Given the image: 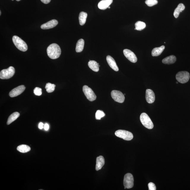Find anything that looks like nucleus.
I'll return each instance as SVG.
<instances>
[{"mask_svg":"<svg viewBox=\"0 0 190 190\" xmlns=\"http://www.w3.org/2000/svg\"><path fill=\"white\" fill-rule=\"evenodd\" d=\"M48 56L52 59H56L60 57L61 54V49L58 45L53 43L47 49Z\"/></svg>","mask_w":190,"mask_h":190,"instance_id":"nucleus-1","label":"nucleus"},{"mask_svg":"<svg viewBox=\"0 0 190 190\" xmlns=\"http://www.w3.org/2000/svg\"><path fill=\"white\" fill-rule=\"evenodd\" d=\"M12 41L15 46L19 50L22 52H26L28 50V46L26 43L20 38L16 36L12 37Z\"/></svg>","mask_w":190,"mask_h":190,"instance_id":"nucleus-2","label":"nucleus"},{"mask_svg":"<svg viewBox=\"0 0 190 190\" xmlns=\"http://www.w3.org/2000/svg\"><path fill=\"white\" fill-rule=\"evenodd\" d=\"M140 119L142 124L145 128L149 129L153 128V123L147 114L142 113L140 115Z\"/></svg>","mask_w":190,"mask_h":190,"instance_id":"nucleus-3","label":"nucleus"},{"mask_svg":"<svg viewBox=\"0 0 190 190\" xmlns=\"http://www.w3.org/2000/svg\"><path fill=\"white\" fill-rule=\"evenodd\" d=\"M15 73V69L12 66L7 69L2 70L0 72V78L1 79H7L10 78L14 75Z\"/></svg>","mask_w":190,"mask_h":190,"instance_id":"nucleus-4","label":"nucleus"},{"mask_svg":"<svg viewBox=\"0 0 190 190\" xmlns=\"http://www.w3.org/2000/svg\"><path fill=\"white\" fill-rule=\"evenodd\" d=\"M115 135L126 140H130L133 138L132 133L124 130H119L115 132Z\"/></svg>","mask_w":190,"mask_h":190,"instance_id":"nucleus-5","label":"nucleus"},{"mask_svg":"<svg viewBox=\"0 0 190 190\" xmlns=\"http://www.w3.org/2000/svg\"><path fill=\"white\" fill-rule=\"evenodd\" d=\"M176 80L181 83H185L189 81L190 75L187 71H181L178 72L176 76Z\"/></svg>","mask_w":190,"mask_h":190,"instance_id":"nucleus-6","label":"nucleus"},{"mask_svg":"<svg viewBox=\"0 0 190 190\" xmlns=\"http://www.w3.org/2000/svg\"><path fill=\"white\" fill-rule=\"evenodd\" d=\"M83 91L86 98L91 102L96 100V96L92 89L87 86L85 85L83 87Z\"/></svg>","mask_w":190,"mask_h":190,"instance_id":"nucleus-7","label":"nucleus"},{"mask_svg":"<svg viewBox=\"0 0 190 190\" xmlns=\"http://www.w3.org/2000/svg\"><path fill=\"white\" fill-rule=\"evenodd\" d=\"M124 185L125 189H130L133 187L134 185V178L132 174L128 173L125 175L124 179Z\"/></svg>","mask_w":190,"mask_h":190,"instance_id":"nucleus-8","label":"nucleus"},{"mask_svg":"<svg viewBox=\"0 0 190 190\" xmlns=\"http://www.w3.org/2000/svg\"><path fill=\"white\" fill-rule=\"evenodd\" d=\"M111 96L113 99L116 102L122 103L124 101V95L121 91L113 90L111 92Z\"/></svg>","mask_w":190,"mask_h":190,"instance_id":"nucleus-9","label":"nucleus"},{"mask_svg":"<svg viewBox=\"0 0 190 190\" xmlns=\"http://www.w3.org/2000/svg\"><path fill=\"white\" fill-rule=\"evenodd\" d=\"M124 54L128 60L132 63H136L137 61V58L132 51L128 49H125L123 50Z\"/></svg>","mask_w":190,"mask_h":190,"instance_id":"nucleus-10","label":"nucleus"},{"mask_svg":"<svg viewBox=\"0 0 190 190\" xmlns=\"http://www.w3.org/2000/svg\"><path fill=\"white\" fill-rule=\"evenodd\" d=\"M26 87L24 85H20L13 89L9 93V96L11 97H14L22 94L25 90Z\"/></svg>","mask_w":190,"mask_h":190,"instance_id":"nucleus-11","label":"nucleus"},{"mask_svg":"<svg viewBox=\"0 0 190 190\" xmlns=\"http://www.w3.org/2000/svg\"><path fill=\"white\" fill-rule=\"evenodd\" d=\"M146 100L149 104H152L155 102V96L154 93L151 89H147L146 91Z\"/></svg>","mask_w":190,"mask_h":190,"instance_id":"nucleus-12","label":"nucleus"},{"mask_svg":"<svg viewBox=\"0 0 190 190\" xmlns=\"http://www.w3.org/2000/svg\"><path fill=\"white\" fill-rule=\"evenodd\" d=\"M58 23V22L56 20H53L47 22L46 23L43 24L41 26L42 29H48L53 28L56 26Z\"/></svg>","mask_w":190,"mask_h":190,"instance_id":"nucleus-13","label":"nucleus"},{"mask_svg":"<svg viewBox=\"0 0 190 190\" xmlns=\"http://www.w3.org/2000/svg\"><path fill=\"white\" fill-rule=\"evenodd\" d=\"M106 60H107L108 64L112 69L115 71L117 72L119 71L118 66L115 60L114 59L113 57L110 56H108L106 57Z\"/></svg>","mask_w":190,"mask_h":190,"instance_id":"nucleus-14","label":"nucleus"},{"mask_svg":"<svg viewBox=\"0 0 190 190\" xmlns=\"http://www.w3.org/2000/svg\"><path fill=\"white\" fill-rule=\"evenodd\" d=\"M113 2V0H102L98 3V8L104 10L108 8Z\"/></svg>","mask_w":190,"mask_h":190,"instance_id":"nucleus-15","label":"nucleus"},{"mask_svg":"<svg viewBox=\"0 0 190 190\" xmlns=\"http://www.w3.org/2000/svg\"><path fill=\"white\" fill-rule=\"evenodd\" d=\"M104 157L100 156L97 157L96 170L97 171L100 170L104 166Z\"/></svg>","mask_w":190,"mask_h":190,"instance_id":"nucleus-16","label":"nucleus"},{"mask_svg":"<svg viewBox=\"0 0 190 190\" xmlns=\"http://www.w3.org/2000/svg\"><path fill=\"white\" fill-rule=\"evenodd\" d=\"M88 66L89 68L93 71L95 72H98L99 71V67L100 66L99 65V64L98 63L95 61L90 60V61L88 63Z\"/></svg>","mask_w":190,"mask_h":190,"instance_id":"nucleus-17","label":"nucleus"},{"mask_svg":"<svg viewBox=\"0 0 190 190\" xmlns=\"http://www.w3.org/2000/svg\"><path fill=\"white\" fill-rule=\"evenodd\" d=\"M164 45L159 47L155 48L152 51L151 54L153 56H157L161 54L165 49Z\"/></svg>","mask_w":190,"mask_h":190,"instance_id":"nucleus-18","label":"nucleus"},{"mask_svg":"<svg viewBox=\"0 0 190 190\" xmlns=\"http://www.w3.org/2000/svg\"><path fill=\"white\" fill-rule=\"evenodd\" d=\"M185 8V6L182 3L179 4L175 10L174 16L175 18H178L180 12L183 11Z\"/></svg>","mask_w":190,"mask_h":190,"instance_id":"nucleus-19","label":"nucleus"},{"mask_svg":"<svg viewBox=\"0 0 190 190\" xmlns=\"http://www.w3.org/2000/svg\"><path fill=\"white\" fill-rule=\"evenodd\" d=\"M176 60V58L175 56H170L166 57L163 59L162 61L163 63L165 64H174Z\"/></svg>","mask_w":190,"mask_h":190,"instance_id":"nucleus-20","label":"nucleus"},{"mask_svg":"<svg viewBox=\"0 0 190 190\" xmlns=\"http://www.w3.org/2000/svg\"><path fill=\"white\" fill-rule=\"evenodd\" d=\"M84 41L83 39H80L78 41L76 45V51L77 53H80L82 52L84 48Z\"/></svg>","mask_w":190,"mask_h":190,"instance_id":"nucleus-21","label":"nucleus"},{"mask_svg":"<svg viewBox=\"0 0 190 190\" xmlns=\"http://www.w3.org/2000/svg\"><path fill=\"white\" fill-rule=\"evenodd\" d=\"M87 16V13L84 12H81L80 13L79 16V20L80 24L81 26H83L86 22Z\"/></svg>","mask_w":190,"mask_h":190,"instance_id":"nucleus-22","label":"nucleus"},{"mask_svg":"<svg viewBox=\"0 0 190 190\" xmlns=\"http://www.w3.org/2000/svg\"><path fill=\"white\" fill-rule=\"evenodd\" d=\"M20 114L18 112H15L14 113H13L10 116L7 120V125L10 124L14 121H15L20 116Z\"/></svg>","mask_w":190,"mask_h":190,"instance_id":"nucleus-23","label":"nucleus"},{"mask_svg":"<svg viewBox=\"0 0 190 190\" xmlns=\"http://www.w3.org/2000/svg\"><path fill=\"white\" fill-rule=\"evenodd\" d=\"M31 148L29 146L26 145H21L18 146L17 148V150L22 153H26L29 151Z\"/></svg>","mask_w":190,"mask_h":190,"instance_id":"nucleus-24","label":"nucleus"},{"mask_svg":"<svg viewBox=\"0 0 190 190\" xmlns=\"http://www.w3.org/2000/svg\"><path fill=\"white\" fill-rule=\"evenodd\" d=\"M135 30L141 31L146 27V24L145 23L139 21L135 24Z\"/></svg>","mask_w":190,"mask_h":190,"instance_id":"nucleus-25","label":"nucleus"},{"mask_svg":"<svg viewBox=\"0 0 190 190\" xmlns=\"http://www.w3.org/2000/svg\"><path fill=\"white\" fill-rule=\"evenodd\" d=\"M56 85L50 83H48L45 86V88L48 93H50L54 92L56 87Z\"/></svg>","mask_w":190,"mask_h":190,"instance_id":"nucleus-26","label":"nucleus"},{"mask_svg":"<svg viewBox=\"0 0 190 190\" xmlns=\"http://www.w3.org/2000/svg\"><path fill=\"white\" fill-rule=\"evenodd\" d=\"M105 115V114L103 111H101V110H98L96 111V118L97 120H100Z\"/></svg>","mask_w":190,"mask_h":190,"instance_id":"nucleus-27","label":"nucleus"},{"mask_svg":"<svg viewBox=\"0 0 190 190\" xmlns=\"http://www.w3.org/2000/svg\"><path fill=\"white\" fill-rule=\"evenodd\" d=\"M158 3L157 0H146L145 3L148 6L151 7L157 4Z\"/></svg>","mask_w":190,"mask_h":190,"instance_id":"nucleus-28","label":"nucleus"},{"mask_svg":"<svg viewBox=\"0 0 190 190\" xmlns=\"http://www.w3.org/2000/svg\"><path fill=\"white\" fill-rule=\"evenodd\" d=\"M34 94L37 96H40L42 94V89L39 88V87H36V88L34 89Z\"/></svg>","mask_w":190,"mask_h":190,"instance_id":"nucleus-29","label":"nucleus"},{"mask_svg":"<svg viewBox=\"0 0 190 190\" xmlns=\"http://www.w3.org/2000/svg\"><path fill=\"white\" fill-rule=\"evenodd\" d=\"M148 186L149 190H156V188L155 184L153 182H150L148 184Z\"/></svg>","mask_w":190,"mask_h":190,"instance_id":"nucleus-30","label":"nucleus"},{"mask_svg":"<svg viewBox=\"0 0 190 190\" xmlns=\"http://www.w3.org/2000/svg\"><path fill=\"white\" fill-rule=\"evenodd\" d=\"M49 125L48 124H45L44 125V128L45 130H49Z\"/></svg>","mask_w":190,"mask_h":190,"instance_id":"nucleus-31","label":"nucleus"},{"mask_svg":"<svg viewBox=\"0 0 190 190\" xmlns=\"http://www.w3.org/2000/svg\"><path fill=\"white\" fill-rule=\"evenodd\" d=\"M41 1L45 4H48L50 2L51 0H41Z\"/></svg>","mask_w":190,"mask_h":190,"instance_id":"nucleus-32","label":"nucleus"},{"mask_svg":"<svg viewBox=\"0 0 190 190\" xmlns=\"http://www.w3.org/2000/svg\"><path fill=\"white\" fill-rule=\"evenodd\" d=\"M44 125L42 123H40L39 125V128L40 129H42L44 128Z\"/></svg>","mask_w":190,"mask_h":190,"instance_id":"nucleus-33","label":"nucleus"},{"mask_svg":"<svg viewBox=\"0 0 190 190\" xmlns=\"http://www.w3.org/2000/svg\"><path fill=\"white\" fill-rule=\"evenodd\" d=\"M16 1H20V0H16Z\"/></svg>","mask_w":190,"mask_h":190,"instance_id":"nucleus-34","label":"nucleus"},{"mask_svg":"<svg viewBox=\"0 0 190 190\" xmlns=\"http://www.w3.org/2000/svg\"><path fill=\"white\" fill-rule=\"evenodd\" d=\"M1 15V11H0V15Z\"/></svg>","mask_w":190,"mask_h":190,"instance_id":"nucleus-35","label":"nucleus"},{"mask_svg":"<svg viewBox=\"0 0 190 190\" xmlns=\"http://www.w3.org/2000/svg\"><path fill=\"white\" fill-rule=\"evenodd\" d=\"M176 83H177V84H178V82H176Z\"/></svg>","mask_w":190,"mask_h":190,"instance_id":"nucleus-36","label":"nucleus"},{"mask_svg":"<svg viewBox=\"0 0 190 190\" xmlns=\"http://www.w3.org/2000/svg\"><path fill=\"white\" fill-rule=\"evenodd\" d=\"M108 8L110 9V7H108Z\"/></svg>","mask_w":190,"mask_h":190,"instance_id":"nucleus-37","label":"nucleus"},{"mask_svg":"<svg viewBox=\"0 0 190 190\" xmlns=\"http://www.w3.org/2000/svg\"><path fill=\"white\" fill-rule=\"evenodd\" d=\"M12 1H14V0H12Z\"/></svg>","mask_w":190,"mask_h":190,"instance_id":"nucleus-38","label":"nucleus"}]
</instances>
